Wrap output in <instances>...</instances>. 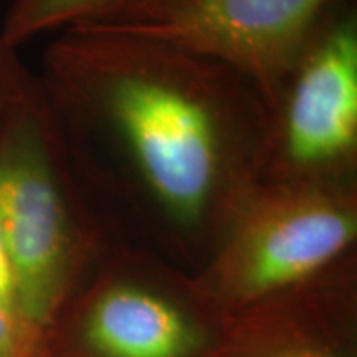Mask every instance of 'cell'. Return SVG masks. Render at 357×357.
Returning <instances> with one entry per match:
<instances>
[{
	"instance_id": "6da1fadb",
	"label": "cell",
	"mask_w": 357,
	"mask_h": 357,
	"mask_svg": "<svg viewBox=\"0 0 357 357\" xmlns=\"http://www.w3.org/2000/svg\"><path fill=\"white\" fill-rule=\"evenodd\" d=\"M35 78L106 222L131 217L164 258L199 271L260 182L268 108L255 86L212 58L95 25L58 32Z\"/></svg>"
},
{
	"instance_id": "7a4b0ae2",
	"label": "cell",
	"mask_w": 357,
	"mask_h": 357,
	"mask_svg": "<svg viewBox=\"0 0 357 357\" xmlns=\"http://www.w3.org/2000/svg\"><path fill=\"white\" fill-rule=\"evenodd\" d=\"M0 230L19 311L42 342L116 242L71 162L37 78L0 132Z\"/></svg>"
},
{
	"instance_id": "3957f363",
	"label": "cell",
	"mask_w": 357,
	"mask_h": 357,
	"mask_svg": "<svg viewBox=\"0 0 357 357\" xmlns=\"http://www.w3.org/2000/svg\"><path fill=\"white\" fill-rule=\"evenodd\" d=\"M225 324L194 273L116 242L45 331L38 357H222Z\"/></svg>"
},
{
	"instance_id": "277c9868",
	"label": "cell",
	"mask_w": 357,
	"mask_h": 357,
	"mask_svg": "<svg viewBox=\"0 0 357 357\" xmlns=\"http://www.w3.org/2000/svg\"><path fill=\"white\" fill-rule=\"evenodd\" d=\"M357 185L258 182L195 280L229 316L356 252Z\"/></svg>"
},
{
	"instance_id": "5b68a950",
	"label": "cell",
	"mask_w": 357,
	"mask_h": 357,
	"mask_svg": "<svg viewBox=\"0 0 357 357\" xmlns=\"http://www.w3.org/2000/svg\"><path fill=\"white\" fill-rule=\"evenodd\" d=\"M260 182L357 185V3L336 0L268 109Z\"/></svg>"
},
{
	"instance_id": "8992f818",
	"label": "cell",
	"mask_w": 357,
	"mask_h": 357,
	"mask_svg": "<svg viewBox=\"0 0 357 357\" xmlns=\"http://www.w3.org/2000/svg\"><path fill=\"white\" fill-rule=\"evenodd\" d=\"M336 0H154L102 24L212 58L255 86L266 108Z\"/></svg>"
},
{
	"instance_id": "52a82bcc",
	"label": "cell",
	"mask_w": 357,
	"mask_h": 357,
	"mask_svg": "<svg viewBox=\"0 0 357 357\" xmlns=\"http://www.w3.org/2000/svg\"><path fill=\"white\" fill-rule=\"evenodd\" d=\"M222 357H357V253L227 316Z\"/></svg>"
},
{
	"instance_id": "ba28073f",
	"label": "cell",
	"mask_w": 357,
	"mask_h": 357,
	"mask_svg": "<svg viewBox=\"0 0 357 357\" xmlns=\"http://www.w3.org/2000/svg\"><path fill=\"white\" fill-rule=\"evenodd\" d=\"M151 2L154 0H10L0 37L19 50L38 35L102 24Z\"/></svg>"
},
{
	"instance_id": "9c48e42d",
	"label": "cell",
	"mask_w": 357,
	"mask_h": 357,
	"mask_svg": "<svg viewBox=\"0 0 357 357\" xmlns=\"http://www.w3.org/2000/svg\"><path fill=\"white\" fill-rule=\"evenodd\" d=\"M35 84V75L22 63L17 48L0 37V132Z\"/></svg>"
},
{
	"instance_id": "30bf717a",
	"label": "cell",
	"mask_w": 357,
	"mask_h": 357,
	"mask_svg": "<svg viewBox=\"0 0 357 357\" xmlns=\"http://www.w3.org/2000/svg\"><path fill=\"white\" fill-rule=\"evenodd\" d=\"M40 342L15 307L0 296V357H38Z\"/></svg>"
},
{
	"instance_id": "8fae6325",
	"label": "cell",
	"mask_w": 357,
	"mask_h": 357,
	"mask_svg": "<svg viewBox=\"0 0 357 357\" xmlns=\"http://www.w3.org/2000/svg\"><path fill=\"white\" fill-rule=\"evenodd\" d=\"M0 296H2L8 305L13 306L17 311H19V305H17V296H15V283H13L12 266H10V260H8V253H7L6 242H3L2 230H0Z\"/></svg>"
}]
</instances>
